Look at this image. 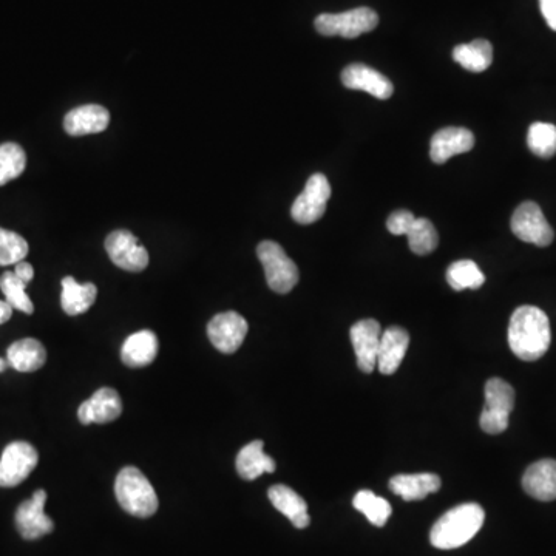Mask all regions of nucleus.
I'll return each instance as SVG.
<instances>
[{
  "mask_svg": "<svg viewBox=\"0 0 556 556\" xmlns=\"http://www.w3.org/2000/svg\"><path fill=\"white\" fill-rule=\"evenodd\" d=\"M552 342L549 317L536 306H519L509 323V345L518 359L533 362L549 351Z\"/></svg>",
  "mask_w": 556,
  "mask_h": 556,
  "instance_id": "obj_1",
  "label": "nucleus"
},
{
  "mask_svg": "<svg viewBox=\"0 0 556 556\" xmlns=\"http://www.w3.org/2000/svg\"><path fill=\"white\" fill-rule=\"evenodd\" d=\"M484 519V509L475 502L453 507L431 529V544L441 550L458 549L478 535Z\"/></svg>",
  "mask_w": 556,
  "mask_h": 556,
  "instance_id": "obj_2",
  "label": "nucleus"
},
{
  "mask_svg": "<svg viewBox=\"0 0 556 556\" xmlns=\"http://www.w3.org/2000/svg\"><path fill=\"white\" fill-rule=\"evenodd\" d=\"M115 495L119 506L136 518H150L158 510V496L149 479L136 467H126L118 473Z\"/></svg>",
  "mask_w": 556,
  "mask_h": 556,
  "instance_id": "obj_3",
  "label": "nucleus"
},
{
  "mask_svg": "<svg viewBox=\"0 0 556 556\" xmlns=\"http://www.w3.org/2000/svg\"><path fill=\"white\" fill-rule=\"evenodd\" d=\"M515 407V390L506 380L493 377L485 384V405L479 419L482 430L501 434L509 428L510 413Z\"/></svg>",
  "mask_w": 556,
  "mask_h": 556,
  "instance_id": "obj_4",
  "label": "nucleus"
},
{
  "mask_svg": "<svg viewBox=\"0 0 556 556\" xmlns=\"http://www.w3.org/2000/svg\"><path fill=\"white\" fill-rule=\"evenodd\" d=\"M257 255L265 268L266 282L272 291L288 294L299 283V268L278 243L262 241L257 246Z\"/></svg>",
  "mask_w": 556,
  "mask_h": 556,
  "instance_id": "obj_5",
  "label": "nucleus"
},
{
  "mask_svg": "<svg viewBox=\"0 0 556 556\" xmlns=\"http://www.w3.org/2000/svg\"><path fill=\"white\" fill-rule=\"evenodd\" d=\"M316 30L323 36H342L345 39L359 38L370 33L379 25L376 11L368 7L354 8L345 13H323L316 17Z\"/></svg>",
  "mask_w": 556,
  "mask_h": 556,
  "instance_id": "obj_6",
  "label": "nucleus"
},
{
  "mask_svg": "<svg viewBox=\"0 0 556 556\" xmlns=\"http://www.w3.org/2000/svg\"><path fill=\"white\" fill-rule=\"evenodd\" d=\"M39 462L36 448L28 442H11L0 458V487L11 489L22 484Z\"/></svg>",
  "mask_w": 556,
  "mask_h": 556,
  "instance_id": "obj_7",
  "label": "nucleus"
},
{
  "mask_svg": "<svg viewBox=\"0 0 556 556\" xmlns=\"http://www.w3.org/2000/svg\"><path fill=\"white\" fill-rule=\"evenodd\" d=\"M510 226H512L513 234L519 240L540 246V248L549 246L555 237L552 226L544 217L541 207L533 201H526L516 207Z\"/></svg>",
  "mask_w": 556,
  "mask_h": 556,
  "instance_id": "obj_8",
  "label": "nucleus"
},
{
  "mask_svg": "<svg viewBox=\"0 0 556 556\" xmlns=\"http://www.w3.org/2000/svg\"><path fill=\"white\" fill-rule=\"evenodd\" d=\"M331 197V184L323 173H314L306 181L302 194L295 198L291 215L299 224H312L325 215L326 204Z\"/></svg>",
  "mask_w": 556,
  "mask_h": 556,
  "instance_id": "obj_9",
  "label": "nucleus"
},
{
  "mask_svg": "<svg viewBox=\"0 0 556 556\" xmlns=\"http://www.w3.org/2000/svg\"><path fill=\"white\" fill-rule=\"evenodd\" d=\"M106 251L118 268L141 272L149 266V252L132 232L115 231L106 238Z\"/></svg>",
  "mask_w": 556,
  "mask_h": 556,
  "instance_id": "obj_10",
  "label": "nucleus"
},
{
  "mask_svg": "<svg viewBox=\"0 0 556 556\" xmlns=\"http://www.w3.org/2000/svg\"><path fill=\"white\" fill-rule=\"evenodd\" d=\"M248 331L249 325L245 317L235 311L221 312L207 325L209 340L224 354H234L238 351L245 342Z\"/></svg>",
  "mask_w": 556,
  "mask_h": 556,
  "instance_id": "obj_11",
  "label": "nucleus"
},
{
  "mask_svg": "<svg viewBox=\"0 0 556 556\" xmlns=\"http://www.w3.org/2000/svg\"><path fill=\"white\" fill-rule=\"evenodd\" d=\"M45 502H47V492L38 490L33 493L31 499L22 502L21 506L17 507V532L21 533L24 540H39L42 536L55 530L53 519L45 515Z\"/></svg>",
  "mask_w": 556,
  "mask_h": 556,
  "instance_id": "obj_12",
  "label": "nucleus"
},
{
  "mask_svg": "<svg viewBox=\"0 0 556 556\" xmlns=\"http://www.w3.org/2000/svg\"><path fill=\"white\" fill-rule=\"evenodd\" d=\"M350 337L357 357V367L363 373H373L377 367V354L382 337L380 323L374 319L359 320L351 326Z\"/></svg>",
  "mask_w": 556,
  "mask_h": 556,
  "instance_id": "obj_13",
  "label": "nucleus"
},
{
  "mask_svg": "<svg viewBox=\"0 0 556 556\" xmlns=\"http://www.w3.org/2000/svg\"><path fill=\"white\" fill-rule=\"evenodd\" d=\"M123 413V401L118 391L113 388H101L96 391L89 401L81 404L78 417L81 424H109L116 421Z\"/></svg>",
  "mask_w": 556,
  "mask_h": 556,
  "instance_id": "obj_14",
  "label": "nucleus"
},
{
  "mask_svg": "<svg viewBox=\"0 0 556 556\" xmlns=\"http://www.w3.org/2000/svg\"><path fill=\"white\" fill-rule=\"evenodd\" d=\"M342 82L346 89L362 90L377 99H388L393 95V82L365 64H351L342 72Z\"/></svg>",
  "mask_w": 556,
  "mask_h": 556,
  "instance_id": "obj_15",
  "label": "nucleus"
},
{
  "mask_svg": "<svg viewBox=\"0 0 556 556\" xmlns=\"http://www.w3.org/2000/svg\"><path fill=\"white\" fill-rule=\"evenodd\" d=\"M475 146V135L464 127H445L431 138L430 156L433 163L444 164L451 156L470 152Z\"/></svg>",
  "mask_w": 556,
  "mask_h": 556,
  "instance_id": "obj_16",
  "label": "nucleus"
},
{
  "mask_svg": "<svg viewBox=\"0 0 556 556\" xmlns=\"http://www.w3.org/2000/svg\"><path fill=\"white\" fill-rule=\"evenodd\" d=\"M410 345V334L401 326H390L380 337L377 368L385 376L396 373L404 362L405 354Z\"/></svg>",
  "mask_w": 556,
  "mask_h": 556,
  "instance_id": "obj_17",
  "label": "nucleus"
},
{
  "mask_svg": "<svg viewBox=\"0 0 556 556\" xmlns=\"http://www.w3.org/2000/svg\"><path fill=\"white\" fill-rule=\"evenodd\" d=\"M109 124V110L98 104L76 107V109L70 110L64 118V129L70 136L101 133L109 127Z\"/></svg>",
  "mask_w": 556,
  "mask_h": 556,
  "instance_id": "obj_18",
  "label": "nucleus"
},
{
  "mask_svg": "<svg viewBox=\"0 0 556 556\" xmlns=\"http://www.w3.org/2000/svg\"><path fill=\"white\" fill-rule=\"evenodd\" d=\"M523 489L527 495L538 501H555L556 499V461L541 459L527 468L523 476Z\"/></svg>",
  "mask_w": 556,
  "mask_h": 556,
  "instance_id": "obj_19",
  "label": "nucleus"
},
{
  "mask_svg": "<svg viewBox=\"0 0 556 556\" xmlns=\"http://www.w3.org/2000/svg\"><path fill=\"white\" fill-rule=\"evenodd\" d=\"M268 496L272 506L278 512L283 513L291 521L292 526L297 527V529H306L311 524V518L308 515V504L299 493L294 492L288 485H272Z\"/></svg>",
  "mask_w": 556,
  "mask_h": 556,
  "instance_id": "obj_20",
  "label": "nucleus"
},
{
  "mask_svg": "<svg viewBox=\"0 0 556 556\" xmlns=\"http://www.w3.org/2000/svg\"><path fill=\"white\" fill-rule=\"evenodd\" d=\"M160 343L153 331L144 329L127 337L121 348V359L129 368L149 367L150 363L158 356Z\"/></svg>",
  "mask_w": 556,
  "mask_h": 556,
  "instance_id": "obj_21",
  "label": "nucleus"
},
{
  "mask_svg": "<svg viewBox=\"0 0 556 556\" xmlns=\"http://www.w3.org/2000/svg\"><path fill=\"white\" fill-rule=\"evenodd\" d=\"M442 481L433 473H417V475H397L391 478L390 490L394 495L401 496L404 501H421L431 493L439 492Z\"/></svg>",
  "mask_w": 556,
  "mask_h": 556,
  "instance_id": "obj_22",
  "label": "nucleus"
},
{
  "mask_svg": "<svg viewBox=\"0 0 556 556\" xmlns=\"http://www.w3.org/2000/svg\"><path fill=\"white\" fill-rule=\"evenodd\" d=\"M7 360L10 367L19 373H33L44 367L47 362V351L39 340H17L8 348Z\"/></svg>",
  "mask_w": 556,
  "mask_h": 556,
  "instance_id": "obj_23",
  "label": "nucleus"
},
{
  "mask_svg": "<svg viewBox=\"0 0 556 556\" xmlns=\"http://www.w3.org/2000/svg\"><path fill=\"white\" fill-rule=\"evenodd\" d=\"M263 447H265L263 441H254L241 448L237 461H235L241 479L254 481V479L260 478L263 473L275 472L277 465H275L271 456L266 455Z\"/></svg>",
  "mask_w": 556,
  "mask_h": 556,
  "instance_id": "obj_24",
  "label": "nucleus"
},
{
  "mask_svg": "<svg viewBox=\"0 0 556 556\" xmlns=\"http://www.w3.org/2000/svg\"><path fill=\"white\" fill-rule=\"evenodd\" d=\"M98 289L93 283H78L73 277L62 280L61 305L68 316H79L95 303Z\"/></svg>",
  "mask_w": 556,
  "mask_h": 556,
  "instance_id": "obj_25",
  "label": "nucleus"
},
{
  "mask_svg": "<svg viewBox=\"0 0 556 556\" xmlns=\"http://www.w3.org/2000/svg\"><path fill=\"white\" fill-rule=\"evenodd\" d=\"M453 59L468 72H485L493 62L492 44L485 39H476L470 44L458 45L453 50Z\"/></svg>",
  "mask_w": 556,
  "mask_h": 556,
  "instance_id": "obj_26",
  "label": "nucleus"
},
{
  "mask_svg": "<svg viewBox=\"0 0 556 556\" xmlns=\"http://www.w3.org/2000/svg\"><path fill=\"white\" fill-rule=\"evenodd\" d=\"M353 506L354 509L367 516L368 521L376 527H384L393 512L390 502L374 495L371 490H360L359 493H356Z\"/></svg>",
  "mask_w": 556,
  "mask_h": 556,
  "instance_id": "obj_27",
  "label": "nucleus"
},
{
  "mask_svg": "<svg viewBox=\"0 0 556 556\" xmlns=\"http://www.w3.org/2000/svg\"><path fill=\"white\" fill-rule=\"evenodd\" d=\"M447 282L455 291L479 289L485 282V275L473 260H459L447 269Z\"/></svg>",
  "mask_w": 556,
  "mask_h": 556,
  "instance_id": "obj_28",
  "label": "nucleus"
},
{
  "mask_svg": "<svg viewBox=\"0 0 556 556\" xmlns=\"http://www.w3.org/2000/svg\"><path fill=\"white\" fill-rule=\"evenodd\" d=\"M408 245L417 255H428L438 248L439 235L434 224L427 218H416L407 232Z\"/></svg>",
  "mask_w": 556,
  "mask_h": 556,
  "instance_id": "obj_29",
  "label": "nucleus"
},
{
  "mask_svg": "<svg viewBox=\"0 0 556 556\" xmlns=\"http://www.w3.org/2000/svg\"><path fill=\"white\" fill-rule=\"evenodd\" d=\"M27 167V155L19 144L5 143L0 146V186L16 180Z\"/></svg>",
  "mask_w": 556,
  "mask_h": 556,
  "instance_id": "obj_30",
  "label": "nucleus"
},
{
  "mask_svg": "<svg viewBox=\"0 0 556 556\" xmlns=\"http://www.w3.org/2000/svg\"><path fill=\"white\" fill-rule=\"evenodd\" d=\"M27 283L22 282L13 272H4L0 277V289L4 292L5 302L17 311L25 312V314H33L34 305L28 297L25 288Z\"/></svg>",
  "mask_w": 556,
  "mask_h": 556,
  "instance_id": "obj_31",
  "label": "nucleus"
},
{
  "mask_svg": "<svg viewBox=\"0 0 556 556\" xmlns=\"http://www.w3.org/2000/svg\"><path fill=\"white\" fill-rule=\"evenodd\" d=\"M527 144L533 155L549 160L556 153V126L533 123L527 133Z\"/></svg>",
  "mask_w": 556,
  "mask_h": 556,
  "instance_id": "obj_32",
  "label": "nucleus"
},
{
  "mask_svg": "<svg viewBox=\"0 0 556 556\" xmlns=\"http://www.w3.org/2000/svg\"><path fill=\"white\" fill-rule=\"evenodd\" d=\"M28 255V243L16 232L0 228V266L17 265Z\"/></svg>",
  "mask_w": 556,
  "mask_h": 556,
  "instance_id": "obj_33",
  "label": "nucleus"
},
{
  "mask_svg": "<svg viewBox=\"0 0 556 556\" xmlns=\"http://www.w3.org/2000/svg\"><path fill=\"white\" fill-rule=\"evenodd\" d=\"M416 217L410 211H396L388 217L387 229L393 235H407Z\"/></svg>",
  "mask_w": 556,
  "mask_h": 556,
  "instance_id": "obj_34",
  "label": "nucleus"
},
{
  "mask_svg": "<svg viewBox=\"0 0 556 556\" xmlns=\"http://www.w3.org/2000/svg\"><path fill=\"white\" fill-rule=\"evenodd\" d=\"M540 7L547 25L556 31V0H540Z\"/></svg>",
  "mask_w": 556,
  "mask_h": 556,
  "instance_id": "obj_35",
  "label": "nucleus"
},
{
  "mask_svg": "<svg viewBox=\"0 0 556 556\" xmlns=\"http://www.w3.org/2000/svg\"><path fill=\"white\" fill-rule=\"evenodd\" d=\"M14 274H16L17 277L21 278L22 282H25L28 285V283L33 280L34 269L33 266L30 265V263L19 262L16 265V269H14Z\"/></svg>",
  "mask_w": 556,
  "mask_h": 556,
  "instance_id": "obj_36",
  "label": "nucleus"
},
{
  "mask_svg": "<svg viewBox=\"0 0 556 556\" xmlns=\"http://www.w3.org/2000/svg\"><path fill=\"white\" fill-rule=\"evenodd\" d=\"M13 316V308L5 300H0V325H4Z\"/></svg>",
  "mask_w": 556,
  "mask_h": 556,
  "instance_id": "obj_37",
  "label": "nucleus"
},
{
  "mask_svg": "<svg viewBox=\"0 0 556 556\" xmlns=\"http://www.w3.org/2000/svg\"><path fill=\"white\" fill-rule=\"evenodd\" d=\"M7 367H10V363H8L7 359H0V373H4L7 370Z\"/></svg>",
  "mask_w": 556,
  "mask_h": 556,
  "instance_id": "obj_38",
  "label": "nucleus"
}]
</instances>
